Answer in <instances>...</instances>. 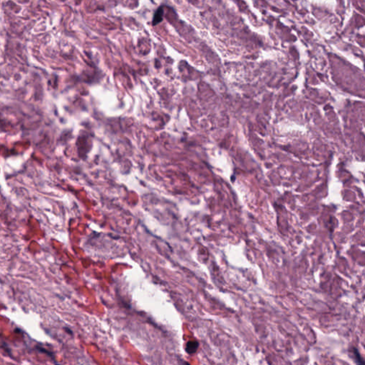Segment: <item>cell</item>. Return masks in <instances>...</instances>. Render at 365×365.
I'll return each instance as SVG.
<instances>
[{
  "label": "cell",
  "instance_id": "obj_3",
  "mask_svg": "<svg viewBox=\"0 0 365 365\" xmlns=\"http://www.w3.org/2000/svg\"><path fill=\"white\" fill-rule=\"evenodd\" d=\"M353 354H354V359L356 360V363L359 364H364V361L363 360L361 356H360V354L359 353V352L357 351L356 349H353Z\"/></svg>",
  "mask_w": 365,
  "mask_h": 365
},
{
  "label": "cell",
  "instance_id": "obj_4",
  "mask_svg": "<svg viewBox=\"0 0 365 365\" xmlns=\"http://www.w3.org/2000/svg\"><path fill=\"white\" fill-rule=\"evenodd\" d=\"M64 330H67V331H66V332H68V333H70V334H71V335H72V332H71V330H69V329H68V328H66V327H65V328H64Z\"/></svg>",
  "mask_w": 365,
  "mask_h": 365
},
{
  "label": "cell",
  "instance_id": "obj_1",
  "mask_svg": "<svg viewBox=\"0 0 365 365\" xmlns=\"http://www.w3.org/2000/svg\"><path fill=\"white\" fill-rule=\"evenodd\" d=\"M198 345H199V344H198V342H188L187 344H186V352H187L188 354H193V353H195L197 351Z\"/></svg>",
  "mask_w": 365,
  "mask_h": 365
},
{
  "label": "cell",
  "instance_id": "obj_2",
  "mask_svg": "<svg viewBox=\"0 0 365 365\" xmlns=\"http://www.w3.org/2000/svg\"><path fill=\"white\" fill-rule=\"evenodd\" d=\"M36 349L38 350V351H39V352H40L44 353V354H46L47 355H48V356H50V357L52 358L53 360H55V357H54V355L52 352H50V351H49V350L46 349L45 348L42 347H40V346H39V345H37V346H36Z\"/></svg>",
  "mask_w": 365,
  "mask_h": 365
}]
</instances>
